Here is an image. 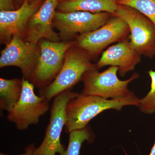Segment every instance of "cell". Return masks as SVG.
I'll use <instances>...</instances> for the list:
<instances>
[{
    "instance_id": "1",
    "label": "cell",
    "mask_w": 155,
    "mask_h": 155,
    "mask_svg": "<svg viewBox=\"0 0 155 155\" xmlns=\"http://www.w3.org/2000/svg\"><path fill=\"white\" fill-rule=\"evenodd\" d=\"M139 101L132 91L125 97L117 100H108L97 96L78 93L67 103L65 131L70 133L83 129L92 119L103 111L110 109L121 111L127 106L138 107Z\"/></svg>"
},
{
    "instance_id": "2",
    "label": "cell",
    "mask_w": 155,
    "mask_h": 155,
    "mask_svg": "<svg viewBox=\"0 0 155 155\" xmlns=\"http://www.w3.org/2000/svg\"><path fill=\"white\" fill-rule=\"evenodd\" d=\"M91 61L84 50L75 45L72 46L66 52L63 67L58 76L49 86L41 89L40 96L50 101L61 93L72 89L81 81L85 72L97 69Z\"/></svg>"
},
{
    "instance_id": "3",
    "label": "cell",
    "mask_w": 155,
    "mask_h": 155,
    "mask_svg": "<svg viewBox=\"0 0 155 155\" xmlns=\"http://www.w3.org/2000/svg\"><path fill=\"white\" fill-rule=\"evenodd\" d=\"M95 69L84 73L81 81L84 88L82 94L91 95L103 98L119 99L127 96L131 92L128 85L133 81L140 77L137 72L126 80L118 78V67L111 66L107 70L99 72Z\"/></svg>"
},
{
    "instance_id": "4",
    "label": "cell",
    "mask_w": 155,
    "mask_h": 155,
    "mask_svg": "<svg viewBox=\"0 0 155 155\" xmlns=\"http://www.w3.org/2000/svg\"><path fill=\"white\" fill-rule=\"evenodd\" d=\"M113 15L123 19L128 25L129 41L134 49L141 56L150 59L154 58V24L143 14L129 6L118 5Z\"/></svg>"
},
{
    "instance_id": "5",
    "label": "cell",
    "mask_w": 155,
    "mask_h": 155,
    "mask_svg": "<svg viewBox=\"0 0 155 155\" xmlns=\"http://www.w3.org/2000/svg\"><path fill=\"white\" fill-rule=\"evenodd\" d=\"M38 45L40 55L30 82L42 89L52 83L58 76L63 67L66 52L75 45V41L55 42L42 39Z\"/></svg>"
},
{
    "instance_id": "6",
    "label": "cell",
    "mask_w": 155,
    "mask_h": 155,
    "mask_svg": "<svg viewBox=\"0 0 155 155\" xmlns=\"http://www.w3.org/2000/svg\"><path fill=\"white\" fill-rule=\"evenodd\" d=\"M129 34L126 22L120 17L113 16L100 28L78 36L75 45L88 53L92 60H96L108 46L123 41Z\"/></svg>"
},
{
    "instance_id": "7",
    "label": "cell",
    "mask_w": 155,
    "mask_h": 155,
    "mask_svg": "<svg viewBox=\"0 0 155 155\" xmlns=\"http://www.w3.org/2000/svg\"><path fill=\"white\" fill-rule=\"evenodd\" d=\"M78 94L69 90L54 98L51 107L49 123L44 138L40 145L35 148L32 155H61L64 153L66 149L61 143V137L66 124V107L69 101Z\"/></svg>"
},
{
    "instance_id": "8",
    "label": "cell",
    "mask_w": 155,
    "mask_h": 155,
    "mask_svg": "<svg viewBox=\"0 0 155 155\" xmlns=\"http://www.w3.org/2000/svg\"><path fill=\"white\" fill-rule=\"evenodd\" d=\"M113 16L107 12L93 13L78 11L62 13L56 11L53 26L58 31L61 40H75L73 39L78 35L100 28Z\"/></svg>"
},
{
    "instance_id": "9",
    "label": "cell",
    "mask_w": 155,
    "mask_h": 155,
    "mask_svg": "<svg viewBox=\"0 0 155 155\" xmlns=\"http://www.w3.org/2000/svg\"><path fill=\"white\" fill-rule=\"evenodd\" d=\"M22 79L21 97L7 116L8 121L14 123L16 128L20 130L38 124L40 117L50 109L49 101L45 97L37 96L34 85L28 80Z\"/></svg>"
},
{
    "instance_id": "10",
    "label": "cell",
    "mask_w": 155,
    "mask_h": 155,
    "mask_svg": "<svg viewBox=\"0 0 155 155\" xmlns=\"http://www.w3.org/2000/svg\"><path fill=\"white\" fill-rule=\"evenodd\" d=\"M40 49L17 35L12 37L1 52L0 67L14 66L21 69L23 78L31 81L36 70Z\"/></svg>"
},
{
    "instance_id": "11",
    "label": "cell",
    "mask_w": 155,
    "mask_h": 155,
    "mask_svg": "<svg viewBox=\"0 0 155 155\" xmlns=\"http://www.w3.org/2000/svg\"><path fill=\"white\" fill-rule=\"evenodd\" d=\"M59 2L58 0H45L44 2L28 20L25 40L35 44L42 39L61 41L59 34L54 30L53 26L54 16Z\"/></svg>"
},
{
    "instance_id": "12",
    "label": "cell",
    "mask_w": 155,
    "mask_h": 155,
    "mask_svg": "<svg viewBox=\"0 0 155 155\" xmlns=\"http://www.w3.org/2000/svg\"><path fill=\"white\" fill-rule=\"evenodd\" d=\"M41 6V3L29 4L27 0H24L17 10L0 11L1 43L7 45L15 35L25 38L28 20Z\"/></svg>"
},
{
    "instance_id": "13",
    "label": "cell",
    "mask_w": 155,
    "mask_h": 155,
    "mask_svg": "<svg viewBox=\"0 0 155 155\" xmlns=\"http://www.w3.org/2000/svg\"><path fill=\"white\" fill-rule=\"evenodd\" d=\"M141 61V55L130 45L128 36L103 52L96 65L98 69L107 66L118 67L119 75L122 77L133 71Z\"/></svg>"
},
{
    "instance_id": "14",
    "label": "cell",
    "mask_w": 155,
    "mask_h": 155,
    "mask_svg": "<svg viewBox=\"0 0 155 155\" xmlns=\"http://www.w3.org/2000/svg\"><path fill=\"white\" fill-rule=\"evenodd\" d=\"M118 6L116 0H68L59 2L57 10L62 13L81 11L113 15Z\"/></svg>"
},
{
    "instance_id": "15",
    "label": "cell",
    "mask_w": 155,
    "mask_h": 155,
    "mask_svg": "<svg viewBox=\"0 0 155 155\" xmlns=\"http://www.w3.org/2000/svg\"><path fill=\"white\" fill-rule=\"evenodd\" d=\"M22 79L0 78V108L11 111L19 101L22 94Z\"/></svg>"
},
{
    "instance_id": "16",
    "label": "cell",
    "mask_w": 155,
    "mask_h": 155,
    "mask_svg": "<svg viewBox=\"0 0 155 155\" xmlns=\"http://www.w3.org/2000/svg\"><path fill=\"white\" fill-rule=\"evenodd\" d=\"M94 138V134L88 126L72 131L69 133L68 147L61 155H79L82 143L86 141L91 143Z\"/></svg>"
},
{
    "instance_id": "17",
    "label": "cell",
    "mask_w": 155,
    "mask_h": 155,
    "mask_svg": "<svg viewBox=\"0 0 155 155\" xmlns=\"http://www.w3.org/2000/svg\"><path fill=\"white\" fill-rule=\"evenodd\" d=\"M118 5L131 7L144 15L155 25V0H122Z\"/></svg>"
},
{
    "instance_id": "18",
    "label": "cell",
    "mask_w": 155,
    "mask_h": 155,
    "mask_svg": "<svg viewBox=\"0 0 155 155\" xmlns=\"http://www.w3.org/2000/svg\"><path fill=\"white\" fill-rule=\"evenodd\" d=\"M147 73L151 81L150 89L144 97L140 100L138 107L142 113L152 114L155 113V71L150 70Z\"/></svg>"
},
{
    "instance_id": "19",
    "label": "cell",
    "mask_w": 155,
    "mask_h": 155,
    "mask_svg": "<svg viewBox=\"0 0 155 155\" xmlns=\"http://www.w3.org/2000/svg\"><path fill=\"white\" fill-rule=\"evenodd\" d=\"M15 10L13 0H0V11H13Z\"/></svg>"
},
{
    "instance_id": "20",
    "label": "cell",
    "mask_w": 155,
    "mask_h": 155,
    "mask_svg": "<svg viewBox=\"0 0 155 155\" xmlns=\"http://www.w3.org/2000/svg\"><path fill=\"white\" fill-rule=\"evenodd\" d=\"M35 145L34 143H32L28 145V146L26 147L24 150L25 152L21 154L17 155H32L34 151L35 148ZM0 155H10L6 154L3 153H0Z\"/></svg>"
},
{
    "instance_id": "21",
    "label": "cell",
    "mask_w": 155,
    "mask_h": 155,
    "mask_svg": "<svg viewBox=\"0 0 155 155\" xmlns=\"http://www.w3.org/2000/svg\"><path fill=\"white\" fill-rule=\"evenodd\" d=\"M125 154L126 155H128L126 153H125ZM148 155H155V142L149 154Z\"/></svg>"
},
{
    "instance_id": "22",
    "label": "cell",
    "mask_w": 155,
    "mask_h": 155,
    "mask_svg": "<svg viewBox=\"0 0 155 155\" xmlns=\"http://www.w3.org/2000/svg\"><path fill=\"white\" fill-rule=\"evenodd\" d=\"M42 0H27L29 4L33 3H41Z\"/></svg>"
},
{
    "instance_id": "23",
    "label": "cell",
    "mask_w": 155,
    "mask_h": 155,
    "mask_svg": "<svg viewBox=\"0 0 155 155\" xmlns=\"http://www.w3.org/2000/svg\"><path fill=\"white\" fill-rule=\"evenodd\" d=\"M68 1V0H58V1H59V2H63V1Z\"/></svg>"
},
{
    "instance_id": "24",
    "label": "cell",
    "mask_w": 155,
    "mask_h": 155,
    "mask_svg": "<svg viewBox=\"0 0 155 155\" xmlns=\"http://www.w3.org/2000/svg\"><path fill=\"white\" fill-rule=\"evenodd\" d=\"M17 2H22V1H23V2H24V0H17Z\"/></svg>"
},
{
    "instance_id": "25",
    "label": "cell",
    "mask_w": 155,
    "mask_h": 155,
    "mask_svg": "<svg viewBox=\"0 0 155 155\" xmlns=\"http://www.w3.org/2000/svg\"><path fill=\"white\" fill-rule=\"evenodd\" d=\"M116 1H122V0H116Z\"/></svg>"
}]
</instances>
